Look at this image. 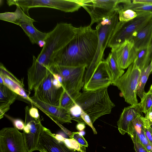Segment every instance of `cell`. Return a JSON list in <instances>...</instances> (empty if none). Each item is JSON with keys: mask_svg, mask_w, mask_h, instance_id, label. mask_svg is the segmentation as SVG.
Here are the masks:
<instances>
[{"mask_svg": "<svg viewBox=\"0 0 152 152\" xmlns=\"http://www.w3.org/2000/svg\"><path fill=\"white\" fill-rule=\"evenodd\" d=\"M134 148L136 152H150L148 151L139 142L133 143Z\"/></svg>", "mask_w": 152, "mask_h": 152, "instance_id": "d590c367", "label": "cell"}, {"mask_svg": "<svg viewBox=\"0 0 152 152\" xmlns=\"http://www.w3.org/2000/svg\"><path fill=\"white\" fill-rule=\"evenodd\" d=\"M118 15L116 11L114 14L104 18L97 23L96 29L98 34V40L96 52L93 60L87 68L84 75V85L92 76L98 65L102 60L103 53L116 25L119 22Z\"/></svg>", "mask_w": 152, "mask_h": 152, "instance_id": "3957f363", "label": "cell"}, {"mask_svg": "<svg viewBox=\"0 0 152 152\" xmlns=\"http://www.w3.org/2000/svg\"><path fill=\"white\" fill-rule=\"evenodd\" d=\"M80 93V92L69 93L64 90L61 97L59 106L69 110Z\"/></svg>", "mask_w": 152, "mask_h": 152, "instance_id": "484cf974", "label": "cell"}, {"mask_svg": "<svg viewBox=\"0 0 152 152\" xmlns=\"http://www.w3.org/2000/svg\"><path fill=\"white\" fill-rule=\"evenodd\" d=\"M152 71V58L148 66L141 71L137 86V95L141 100L145 92V87L149 76Z\"/></svg>", "mask_w": 152, "mask_h": 152, "instance_id": "603a6c76", "label": "cell"}, {"mask_svg": "<svg viewBox=\"0 0 152 152\" xmlns=\"http://www.w3.org/2000/svg\"><path fill=\"white\" fill-rule=\"evenodd\" d=\"M84 123H78L76 126V128L80 131L83 130L86 127Z\"/></svg>", "mask_w": 152, "mask_h": 152, "instance_id": "74e56055", "label": "cell"}, {"mask_svg": "<svg viewBox=\"0 0 152 152\" xmlns=\"http://www.w3.org/2000/svg\"><path fill=\"white\" fill-rule=\"evenodd\" d=\"M149 124L150 126L151 127V128H152V123H149Z\"/></svg>", "mask_w": 152, "mask_h": 152, "instance_id": "7bdbcfd3", "label": "cell"}, {"mask_svg": "<svg viewBox=\"0 0 152 152\" xmlns=\"http://www.w3.org/2000/svg\"><path fill=\"white\" fill-rule=\"evenodd\" d=\"M145 120L142 115L137 117L129 125L127 133L133 143L139 142L145 148L150 143L145 133Z\"/></svg>", "mask_w": 152, "mask_h": 152, "instance_id": "ac0fdd59", "label": "cell"}, {"mask_svg": "<svg viewBox=\"0 0 152 152\" xmlns=\"http://www.w3.org/2000/svg\"><path fill=\"white\" fill-rule=\"evenodd\" d=\"M151 111H152V110H151Z\"/></svg>", "mask_w": 152, "mask_h": 152, "instance_id": "bcb514c9", "label": "cell"}, {"mask_svg": "<svg viewBox=\"0 0 152 152\" xmlns=\"http://www.w3.org/2000/svg\"><path fill=\"white\" fill-rule=\"evenodd\" d=\"M81 117L86 124L88 125L92 129L94 134H96L97 132L93 125L91 119L88 115L83 110Z\"/></svg>", "mask_w": 152, "mask_h": 152, "instance_id": "1f68e13d", "label": "cell"}, {"mask_svg": "<svg viewBox=\"0 0 152 152\" xmlns=\"http://www.w3.org/2000/svg\"><path fill=\"white\" fill-rule=\"evenodd\" d=\"M111 53L123 69L128 68L136 58V50L133 40H125L113 47Z\"/></svg>", "mask_w": 152, "mask_h": 152, "instance_id": "4fadbf2b", "label": "cell"}, {"mask_svg": "<svg viewBox=\"0 0 152 152\" xmlns=\"http://www.w3.org/2000/svg\"><path fill=\"white\" fill-rule=\"evenodd\" d=\"M72 120L78 123H83L86 124L81 117L83 110L81 107L76 103L69 110Z\"/></svg>", "mask_w": 152, "mask_h": 152, "instance_id": "f546056e", "label": "cell"}, {"mask_svg": "<svg viewBox=\"0 0 152 152\" xmlns=\"http://www.w3.org/2000/svg\"><path fill=\"white\" fill-rule=\"evenodd\" d=\"M149 91L152 94V84L150 87Z\"/></svg>", "mask_w": 152, "mask_h": 152, "instance_id": "b9f144b4", "label": "cell"}, {"mask_svg": "<svg viewBox=\"0 0 152 152\" xmlns=\"http://www.w3.org/2000/svg\"><path fill=\"white\" fill-rule=\"evenodd\" d=\"M81 152H84V151H82Z\"/></svg>", "mask_w": 152, "mask_h": 152, "instance_id": "f6af8a7d", "label": "cell"}, {"mask_svg": "<svg viewBox=\"0 0 152 152\" xmlns=\"http://www.w3.org/2000/svg\"><path fill=\"white\" fill-rule=\"evenodd\" d=\"M137 16L129 21H119L108 42L107 47L111 48L125 40H131L137 36L152 19V13L137 12Z\"/></svg>", "mask_w": 152, "mask_h": 152, "instance_id": "277c9868", "label": "cell"}, {"mask_svg": "<svg viewBox=\"0 0 152 152\" xmlns=\"http://www.w3.org/2000/svg\"><path fill=\"white\" fill-rule=\"evenodd\" d=\"M29 113L32 117L37 119H40L39 112L37 108L32 106L29 108Z\"/></svg>", "mask_w": 152, "mask_h": 152, "instance_id": "e575fe53", "label": "cell"}, {"mask_svg": "<svg viewBox=\"0 0 152 152\" xmlns=\"http://www.w3.org/2000/svg\"><path fill=\"white\" fill-rule=\"evenodd\" d=\"M145 117L147 119L149 123H152V111H150L148 114L146 115Z\"/></svg>", "mask_w": 152, "mask_h": 152, "instance_id": "f35d334b", "label": "cell"}, {"mask_svg": "<svg viewBox=\"0 0 152 152\" xmlns=\"http://www.w3.org/2000/svg\"><path fill=\"white\" fill-rule=\"evenodd\" d=\"M1 20L10 22L19 26L22 24L28 23L33 24L35 20L26 15L19 6H16L14 12H6L0 14Z\"/></svg>", "mask_w": 152, "mask_h": 152, "instance_id": "d6986e66", "label": "cell"}, {"mask_svg": "<svg viewBox=\"0 0 152 152\" xmlns=\"http://www.w3.org/2000/svg\"><path fill=\"white\" fill-rule=\"evenodd\" d=\"M9 6H20L24 12L29 16L30 9L35 7L53 8L65 12H73L78 10L81 7L77 0H9Z\"/></svg>", "mask_w": 152, "mask_h": 152, "instance_id": "8992f818", "label": "cell"}, {"mask_svg": "<svg viewBox=\"0 0 152 152\" xmlns=\"http://www.w3.org/2000/svg\"><path fill=\"white\" fill-rule=\"evenodd\" d=\"M78 152H80L78 151Z\"/></svg>", "mask_w": 152, "mask_h": 152, "instance_id": "7dc6e473", "label": "cell"}, {"mask_svg": "<svg viewBox=\"0 0 152 152\" xmlns=\"http://www.w3.org/2000/svg\"><path fill=\"white\" fill-rule=\"evenodd\" d=\"M53 67L45 77L34 90V97L44 102L58 106L64 89L58 88L53 84Z\"/></svg>", "mask_w": 152, "mask_h": 152, "instance_id": "9c48e42d", "label": "cell"}, {"mask_svg": "<svg viewBox=\"0 0 152 152\" xmlns=\"http://www.w3.org/2000/svg\"><path fill=\"white\" fill-rule=\"evenodd\" d=\"M18 95L4 84L0 85V119L10 109Z\"/></svg>", "mask_w": 152, "mask_h": 152, "instance_id": "ffe728a7", "label": "cell"}, {"mask_svg": "<svg viewBox=\"0 0 152 152\" xmlns=\"http://www.w3.org/2000/svg\"><path fill=\"white\" fill-rule=\"evenodd\" d=\"M116 11L118 14L119 21L121 22L129 21L138 15L137 12L131 9L118 8Z\"/></svg>", "mask_w": 152, "mask_h": 152, "instance_id": "83f0119b", "label": "cell"}, {"mask_svg": "<svg viewBox=\"0 0 152 152\" xmlns=\"http://www.w3.org/2000/svg\"><path fill=\"white\" fill-rule=\"evenodd\" d=\"M145 128L146 135L149 143L152 144V128L150 126L148 120L146 117Z\"/></svg>", "mask_w": 152, "mask_h": 152, "instance_id": "d6a6232c", "label": "cell"}, {"mask_svg": "<svg viewBox=\"0 0 152 152\" xmlns=\"http://www.w3.org/2000/svg\"><path fill=\"white\" fill-rule=\"evenodd\" d=\"M136 50V58L134 61L142 71L148 66L151 60L149 56L148 47Z\"/></svg>", "mask_w": 152, "mask_h": 152, "instance_id": "d4e9b609", "label": "cell"}, {"mask_svg": "<svg viewBox=\"0 0 152 152\" xmlns=\"http://www.w3.org/2000/svg\"><path fill=\"white\" fill-rule=\"evenodd\" d=\"M9 118L12 122L15 127L18 130L23 129L25 126V123L21 120L19 119H14L10 117Z\"/></svg>", "mask_w": 152, "mask_h": 152, "instance_id": "836d02e7", "label": "cell"}, {"mask_svg": "<svg viewBox=\"0 0 152 152\" xmlns=\"http://www.w3.org/2000/svg\"><path fill=\"white\" fill-rule=\"evenodd\" d=\"M120 78L112 84L121 91L125 101L131 105L137 104V91L141 71L135 61L128 68Z\"/></svg>", "mask_w": 152, "mask_h": 152, "instance_id": "5b68a950", "label": "cell"}, {"mask_svg": "<svg viewBox=\"0 0 152 152\" xmlns=\"http://www.w3.org/2000/svg\"><path fill=\"white\" fill-rule=\"evenodd\" d=\"M88 13L92 26L103 19L113 15L116 11L119 0H77Z\"/></svg>", "mask_w": 152, "mask_h": 152, "instance_id": "52a82bcc", "label": "cell"}, {"mask_svg": "<svg viewBox=\"0 0 152 152\" xmlns=\"http://www.w3.org/2000/svg\"><path fill=\"white\" fill-rule=\"evenodd\" d=\"M75 103L90 118L93 124L100 117L111 113L115 104L110 100L107 88L81 93Z\"/></svg>", "mask_w": 152, "mask_h": 152, "instance_id": "7a4b0ae2", "label": "cell"}, {"mask_svg": "<svg viewBox=\"0 0 152 152\" xmlns=\"http://www.w3.org/2000/svg\"><path fill=\"white\" fill-rule=\"evenodd\" d=\"M29 107L25 108V126L23 132L28 152L37 151L40 135L43 126L40 119L32 117L29 115Z\"/></svg>", "mask_w": 152, "mask_h": 152, "instance_id": "8fae6325", "label": "cell"}, {"mask_svg": "<svg viewBox=\"0 0 152 152\" xmlns=\"http://www.w3.org/2000/svg\"><path fill=\"white\" fill-rule=\"evenodd\" d=\"M113 81L112 75L105 61H101L88 83L84 85V91L107 88Z\"/></svg>", "mask_w": 152, "mask_h": 152, "instance_id": "7c38bea8", "label": "cell"}, {"mask_svg": "<svg viewBox=\"0 0 152 152\" xmlns=\"http://www.w3.org/2000/svg\"><path fill=\"white\" fill-rule=\"evenodd\" d=\"M149 55L151 59L152 58V39L149 46L148 47Z\"/></svg>", "mask_w": 152, "mask_h": 152, "instance_id": "ab89813d", "label": "cell"}, {"mask_svg": "<svg viewBox=\"0 0 152 152\" xmlns=\"http://www.w3.org/2000/svg\"><path fill=\"white\" fill-rule=\"evenodd\" d=\"M98 40V31L91 26L78 27L74 37L57 54L54 65L87 68L94 58Z\"/></svg>", "mask_w": 152, "mask_h": 152, "instance_id": "6da1fadb", "label": "cell"}, {"mask_svg": "<svg viewBox=\"0 0 152 152\" xmlns=\"http://www.w3.org/2000/svg\"><path fill=\"white\" fill-rule=\"evenodd\" d=\"M141 102L125 107L117 122L118 129L122 135L128 132V127L132 121L142 115Z\"/></svg>", "mask_w": 152, "mask_h": 152, "instance_id": "e0dca14e", "label": "cell"}, {"mask_svg": "<svg viewBox=\"0 0 152 152\" xmlns=\"http://www.w3.org/2000/svg\"><path fill=\"white\" fill-rule=\"evenodd\" d=\"M105 61L112 75L113 81L118 79L124 73V70L120 67L111 53Z\"/></svg>", "mask_w": 152, "mask_h": 152, "instance_id": "cb8c5ba5", "label": "cell"}, {"mask_svg": "<svg viewBox=\"0 0 152 152\" xmlns=\"http://www.w3.org/2000/svg\"><path fill=\"white\" fill-rule=\"evenodd\" d=\"M69 138H72L76 140L83 147L86 148L88 146L87 142L83 136L79 134V132H72Z\"/></svg>", "mask_w": 152, "mask_h": 152, "instance_id": "4dcf8cb0", "label": "cell"}, {"mask_svg": "<svg viewBox=\"0 0 152 152\" xmlns=\"http://www.w3.org/2000/svg\"><path fill=\"white\" fill-rule=\"evenodd\" d=\"M28 37L32 44L38 45L41 41H44L48 35V33L41 32L37 29L33 24L26 23L19 26Z\"/></svg>", "mask_w": 152, "mask_h": 152, "instance_id": "7402d4cb", "label": "cell"}, {"mask_svg": "<svg viewBox=\"0 0 152 152\" xmlns=\"http://www.w3.org/2000/svg\"><path fill=\"white\" fill-rule=\"evenodd\" d=\"M141 100L142 112L146 115L152 109V94L149 91L145 92Z\"/></svg>", "mask_w": 152, "mask_h": 152, "instance_id": "f1b7e54d", "label": "cell"}, {"mask_svg": "<svg viewBox=\"0 0 152 152\" xmlns=\"http://www.w3.org/2000/svg\"><path fill=\"white\" fill-rule=\"evenodd\" d=\"M0 77L3 80L4 85L30 102V98L26 92L23 82L18 79L1 63L0 64Z\"/></svg>", "mask_w": 152, "mask_h": 152, "instance_id": "2e32d148", "label": "cell"}, {"mask_svg": "<svg viewBox=\"0 0 152 152\" xmlns=\"http://www.w3.org/2000/svg\"><path fill=\"white\" fill-rule=\"evenodd\" d=\"M30 102L44 113L57 124L71 123L69 111L59 106H57L42 102L32 97Z\"/></svg>", "mask_w": 152, "mask_h": 152, "instance_id": "9a60e30c", "label": "cell"}, {"mask_svg": "<svg viewBox=\"0 0 152 152\" xmlns=\"http://www.w3.org/2000/svg\"><path fill=\"white\" fill-rule=\"evenodd\" d=\"M85 66L69 67L54 65V71L60 75L63 78L62 86L69 93L80 92L84 85L83 77Z\"/></svg>", "mask_w": 152, "mask_h": 152, "instance_id": "ba28073f", "label": "cell"}, {"mask_svg": "<svg viewBox=\"0 0 152 152\" xmlns=\"http://www.w3.org/2000/svg\"><path fill=\"white\" fill-rule=\"evenodd\" d=\"M40 152H46L44 150H41L40 151H39Z\"/></svg>", "mask_w": 152, "mask_h": 152, "instance_id": "ee69618b", "label": "cell"}, {"mask_svg": "<svg viewBox=\"0 0 152 152\" xmlns=\"http://www.w3.org/2000/svg\"><path fill=\"white\" fill-rule=\"evenodd\" d=\"M152 39V19L133 39L135 49L148 47Z\"/></svg>", "mask_w": 152, "mask_h": 152, "instance_id": "44dd1931", "label": "cell"}, {"mask_svg": "<svg viewBox=\"0 0 152 152\" xmlns=\"http://www.w3.org/2000/svg\"><path fill=\"white\" fill-rule=\"evenodd\" d=\"M0 152H28L23 133L15 127L0 131Z\"/></svg>", "mask_w": 152, "mask_h": 152, "instance_id": "30bf717a", "label": "cell"}, {"mask_svg": "<svg viewBox=\"0 0 152 152\" xmlns=\"http://www.w3.org/2000/svg\"><path fill=\"white\" fill-rule=\"evenodd\" d=\"M54 135L58 140L63 142L69 148L80 152L82 151L85 152L84 151H85V148L81 146L74 139L70 138H66L58 134H54Z\"/></svg>", "mask_w": 152, "mask_h": 152, "instance_id": "4316f807", "label": "cell"}, {"mask_svg": "<svg viewBox=\"0 0 152 152\" xmlns=\"http://www.w3.org/2000/svg\"><path fill=\"white\" fill-rule=\"evenodd\" d=\"M46 152H78L68 147L58 140L48 129L43 126L39 137L37 150Z\"/></svg>", "mask_w": 152, "mask_h": 152, "instance_id": "5bb4252c", "label": "cell"}, {"mask_svg": "<svg viewBox=\"0 0 152 152\" xmlns=\"http://www.w3.org/2000/svg\"><path fill=\"white\" fill-rule=\"evenodd\" d=\"M132 1L134 3H140L152 5V0H134Z\"/></svg>", "mask_w": 152, "mask_h": 152, "instance_id": "8d00e7d4", "label": "cell"}, {"mask_svg": "<svg viewBox=\"0 0 152 152\" xmlns=\"http://www.w3.org/2000/svg\"><path fill=\"white\" fill-rule=\"evenodd\" d=\"M79 134L83 136L85 134V132L84 130L80 131L79 132Z\"/></svg>", "mask_w": 152, "mask_h": 152, "instance_id": "60d3db41", "label": "cell"}, {"mask_svg": "<svg viewBox=\"0 0 152 152\" xmlns=\"http://www.w3.org/2000/svg\"><path fill=\"white\" fill-rule=\"evenodd\" d=\"M151 73H152V72H151Z\"/></svg>", "mask_w": 152, "mask_h": 152, "instance_id": "c3c4849f", "label": "cell"}]
</instances>
